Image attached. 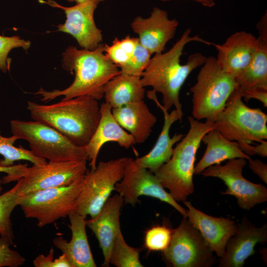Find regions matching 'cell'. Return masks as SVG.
<instances>
[{"label":"cell","mask_w":267,"mask_h":267,"mask_svg":"<svg viewBox=\"0 0 267 267\" xmlns=\"http://www.w3.org/2000/svg\"><path fill=\"white\" fill-rule=\"evenodd\" d=\"M191 30L186 29L180 38L167 52L155 54L141 76L143 87H150L163 96V106L169 110L174 106L182 120L183 112L179 100L180 90L191 73L205 62L207 57L200 52L189 55L186 63L180 64V58L185 46L191 42L207 45L213 44L198 35L191 36Z\"/></svg>","instance_id":"1"},{"label":"cell","mask_w":267,"mask_h":267,"mask_svg":"<svg viewBox=\"0 0 267 267\" xmlns=\"http://www.w3.org/2000/svg\"><path fill=\"white\" fill-rule=\"evenodd\" d=\"M103 47L102 44L93 50L68 46L62 53V67L74 73L72 83L62 90L48 91L41 88L34 94L45 102L61 96L63 99L80 96H89L97 100L102 98L105 85L120 73V69L104 54Z\"/></svg>","instance_id":"2"},{"label":"cell","mask_w":267,"mask_h":267,"mask_svg":"<svg viewBox=\"0 0 267 267\" xmlns=\"http://www.w3.org/2000/svg\"><path fill=\"white\" fill-rule=\"evenodd\" d=\"M26 108L33 120L53 128L80 147L88 144L100 118L98 100L89 96L62 99L49 105L29 101Z\"/></svg>","instance_id":"3"},{"label":"cell","mask_w":267,"mask_h":267,"mask_svg":"<svg viewBox=\"0 0 267 267\" xmlns=\"http://www.w3.org/2000/svg\"><path fill=\"white\" fill-rule=\"evenodd\" d=\"M188 119V132L174 148L169 160L154 174L177 202L186 200L193 192L196 154L203 136L215 129L213 122L203 123L191 116Z\"/></svg>","instance_id":"4"},{"label":"cell","mask_w":267,"mask_h":267,"mask_svg":"<svg viewBox=\"0 0 267 267\" xmlns=\"http://www.w3.org/2000/svg\"><path fill=\"white\" fill-rule=\"evenodd\" d=\"M201 66L196 83L190 89L192 117L214 122L224 108L237 84L232 76L222 69L215 57H207Z\"/></svg>","instance_id":"5"},{"label":"cell","mask_w":267,"mask_h":267,"mask_svg":"<svg viewBox=\"0 0 267 267\" xmlns=\"http://www.w3.org/2000/svg\"><path fill=\"white\" fill-rule=\"evenodd\" d=\"M12 135L29 143L36 156L52 162L88 160L85 147L78 146L53 128L36 121L13 120Z\"/></svg>","instance_id":"6"},{"label":"cell","mask_w":267,"mask_h":267,"mask_svg":"<svg viewBox=\"0 0 267 267\" xmlns=\"http://www.w3.org/2000/svg\"><path fill=\"white\" fill-rule=\"evenodd\" d=\"M242 98L237 87L213 122L215 129L231 141L252 143L266 140L267 115L260 108L247 106Z\"/></svg>","instance_id":"7"},{"label":"cell","mask_w":267,"mask_h":267,"mask_svg":"<svg viewBox=\"0 0 267 267\" xmlns=\"http://www.w3.org/2000/svg\"><path fill=\"white\" fill-rule=\"evenodd\" d=\"M83 179L68 186L19 195L18 206L25 217L37 220L39 227L52 223L75 212L76 200L81 190Z\"/></svg>","instance_id":"8"},{"label":"cell","mask_w":267,"mask_h":267,"mask_svg":"<svg viewBox=\"0 0 267 267\" xmlns=\"http://www.w3.org/2000/svg\"><path fill=\"white\" fill-rule=\"evenodd\" d=\"M129 157L100 161L87 171L76 200L75 212L86 219L96 216L122 178Z\"/></svg>","instance_id":"9"},{"label":"cell","mask_w":267,"mask_h":267,"mask_svg":"<svg viewBox=\"0 0 267 267\" xmlns=\"http://www.w3.org/2000/svg\"><path fill=\"white\" fill-rule=\"evenodd\" d=\"M165 260L174 267H210L214 252L187 218L173 229L171 242L163 251Z\"/></svg>","instance_id":"10"},{"label":"cell","mask_w":267,"mask_h":267,"mask_svg":"<svg viewBox=\"0 0 267 267\" xmlns=\"http://www.w3.org/2000/svg\"><path fill=\"white\" fill-rule=\"evenodd\" d=\"M87 160L64 162H48L27 167L17 180V192H30L68 186L82 180L87 173Z\"/></svg>","instance_id":"11"},{"label":"cell","mask_w":267,"mask_h":267,"mask_svg":"<svg viewBox=\"0 0 267 267\" xmlns=\"http://www.w3.org/2000/svg\"><path fill=\"white\" fill-rule=\"evenodd\" d=\"M246 164V159L244 158L232 159L228 160L224 165L210 166L200 174L222 180L227 188L221 193L234 196L239 207L249 210L267 201V188L265 185L252 182L243 177L242 171Z\"/></svg>","instance_id":"12"},{"label":"cell","mask_w":267,"mask_h":267,"mask_svg":"<svg viewBox=\"0 0 267 267\" xmlns=\"http://www.w3.org/2000/svg\"><path fill=\"white\" fill-rule=\"evenodd\" d=\"M164 188L155 175L147 169L137 167L129 157L123 177L115 186L114 190L124 199V203L134 207L140 196L156 198L174 208L184 218L186 210L174 200Z\"/></svg>","instance_id":"13"},{"label":"cell","mask_w":267,"mask_h":267,"mask_svg":"<svg viewBox=\"0 0 267 267\" xmlns=\"http://www.w3.org/2000/svg\"><path fill=\"white\" fill-rule=\"evenodd\" d=\"M39 1L64 11L66 20L64 24L57 25V31L71 35L81 47L93 50L102 44V31L96 26L94 20L97 4L89 1L65 7L53 0Z\"/></svg>","instance_id":"14"},{"label":"cell","mask_w":267,"mask_h":267,"mask_svg":"<svg viewBox=\"0 0 267 267\" xmlns=\"http://www.w3.org/2000/svg\"><path fill=\"white\" fill-rule=\"evenodd\" d=\"M178 25L177 20L170 19L166 10L157 7L153 8L148 17L136 16L131 23L132 30L138 36V43L152 54L165 50Z\"/></svg>","instance_id":"15"},{"label":"cell","mask_w":267,"mask_h":267,"mask_svg":"<svg viewBox=\"0 0 267 267\" xmlns=\"http://www.w3.org/2000/svg\"><path fill=\"white\" fill-rule=\"evenodd\" d=\"M213 45L218 51L216 58L220 67L235 79L254 57L259 39L251 33L242 31L231 35L222 44Z\"/></svg>","instance_id":"16"},{"label":"cell","mask_w":267,"mask_h":267,"mask_svg":"<svg viewBox=\"0 0 267 267\" xmlns=\"http://www.w3.org/2000/svg\"><path fill=\"white\" fill-rule=\"evenodd\" d=\"M237 225V229L228 240L224 254L220 258L219 267H242L245 261L255 253L258 243L267 241V224L257 227L245 216Z\"/></svg>","instance_id":"17"},{"label":"cell","mask_w":267,"mask_h":267,"mask_svg":"<svg viewBox=\"0 0 267 267\" xmlns=\"http://www.w3.org/2000/svg\"><path fill=\"white\" fill-rule=\"evenodd\" d=\"M147 96L154 101L162 111L164 117V125L157 140L150 151L134 161L137 167L147 169L154 174L169 160L173 152V146L184 135L182 134H175L172 137L170 135L172 125L178 120L182 121L177 110L175 109L169 113L158 101L156 92L153 89L147 92Z\"/></svg>","instance_id":"18"},{"label":"cell","mask_w":267,"mask_h":267,"mask_svg":"<svg viewBox=\"0 0 267 267\" xmlns=\"http://www.w3.org/2000/svg\"><path fill=\"white\" fill-rule=\"evenodd\" d=\"M183 203L187 207L189 222L218 257H222L228 240L236 231L235 222L229 218L208 215L196 209L190 201L185 200Z\"/></svg>","instance_id":"19"},{"label":"cell","mask_w":267,"mask_h":267,"mask_svg":"<svg viewBox=\"0 0 267 267\" xmlns=\"http://www.w3.org/2000/svg\"><path fill=\"white\" fill-rule=\"evenodd\" d=\"M124 203L119 194L109 197L98 214L86 220L87 226L95 235L103 256V266L109 267V259L114 242L121 232L120 216Z\"/></svg>","instance_id":"20"},{"label":"cell","mask_w":267,"mask_h":267,"mask_svg":"<svg viewBox=\"0 0 267 267\" xmlns=\"http://www.w3.org/2000/svg\"><path fill=\"white\" fill-rule=\"evenodd\" d=\"M100 118L91 138L85 146L90 169H95L101 148L108 142H115L121 147L129 148L136 143L133 136L117 123L112 113V107L105 102L100 105Z\"/></svg>","instance_id":"21"},{"label":"cell","mask_w":267,"mask_h":267,"mask_svg":"<svg viewBox=\"0 0 267 267\" xmlns=\"http://www.w3.org/2000/svg\"><path fill=\"white\" fill-rule=\"evenodd\" d=\"M72 232L69 242L61 236L53 240L54 245L64 254L72 267H95L86 233V219L73 212L68 215Z\"/></svg>","instance_id":"22"},{"label":"cell","mask_w":267,"mask_h":267,"mask_svg":"<svg viewBox=\"0 0 267 267\" xmlns=\"http://www.w3.org/2000/svg\"><path fill=\"white\" fill-rule=\"evenodd\" d=\"M112 113L120 126L133 136L136 143L148 139L157 122V117L143 99L112 108Z\"/></svg>","instance_id":"23"},{"label":"cell","mask_w":267,"mask_h":267,"mask_svg":"<svg viewBox=\"0 0 267 267\" xmlns=\"http://www.w3.org/2000/svg\"><path fill=\"white\" fill-rule=\"evenodd\" d=\"M202 141L206 145V148L195 166V175H199L208 167L220 164L226 160L241 158L248 160L251 158L241 150L238 142L228 139L215 129L206 134Z\"/></svg>","instance_id":"24"},{"label":"cell","mask_w":267,"mask_h":267,"mask_svg":"<svg viewBox=\"0 0 267 267\" xmlns=\"http://www.w3.org/2000/svg\"><path fill=\"white\" fill-rule=\"evenodd\" d=\"M145 93L140 77L120 72L105 85L103 97L114 108L143 100Z\"/></svg>","instance_id":"25"},{"label":"cell","mask_w":267,"mask_h":267,"mask_svg":"<svg viewBox=\"0 0 267 267\" xmlns=\"http://www.w3.org/2000/svg\"><path fill=\"white\" fill-rule=\"evenodd\" d=\"M258 39L259 46L254 57L235 79L241 92L252 89H267V42Z\"/></svg>","instance_id":"26"},{"label":"cell","mask_w":267,"mask_h":267,"mask_svg":"<svg viewBox=\"0 0 267 267\" xmlns=\"http://www.w3.org/2000/svg\"><path fill=\"white\" fill-rule=\"evenodd\" d=\"M17 140V137L13 135L10 137L1 135L0 131V155L3 158L0 160V166H12L14 162L19 160H26L33 165L47 163L45 159L36 156L30 150L25 149L21 146L16 147L14 143Z\"/></svg>","instance_id":"27"},{"label":"cell","mask_w":267,"mask_h":267,"mask_svg":"<svg viewBox=\"0 0 267 267\" xmlns=\"http://www.w3.org/2000/svg\"><path fill=\"white\" fill-rule=\"evenodd\" d=\"M141 249L129 245L122 232L116 237L112 246L109 259V264L117 267H142L139 260Z\"/></svg>","instance_id":"28"},{"label":"cell","mask_w":267,"mask_h":267,"mask_svg":"<svg viewBox=\"0 0 267 267\" xmlns=\"http://www.w3.org/2000/svg\"><path fill=\"white\" fill-rule=\"evenodd\" d=\"M17 185L0 195V236L12 245L14 234L10 219L11 214L18 205Z\"/></svg>","instance_id":"29"},{"label":"cell","mask_w":267,"mask_h":267,"mask_svg":"<svg viewBox=\"0 0 267 267\" xmlns=\"http://www.w3.org/2000/svg\"><path fill=\"white\" fill-rule=\"evenodd\" d=\"M138 43L137 38L128 35L124 38H115L111 45L104 44V52L119 68L125 65L132 57Z\"/></svg>","instance_id":"30"},{"label":"cell","mask_w":267,"mask_h":267,"mask_svg":"<svg viewBox=\"0 0 267 267\" xmlns=\"http://www.w3.org/2000/svg\"><path fill=\"white\" fill-rule=\"evenodd\" d=\"M151 55L146 48L138 43L132 57L119 68L120 72L141 77L150 62Z\"/></svg>","instance_id":"31"},{"label":"cell","mask_w":267,"mask_h":267,"mask_svg":"<svg viewBox=\"0 0 267 267\" xmlns=\"http://www.w3.org/2000/svg\"><path fill=\"white\" fill-rule=\"evenodd\" d=\"M172 230L165 225H157L149 229L144 238L145 246L153 251H163L171 242Z\"/></svg>","instance_id":"32"},{"label":"cell","mask_w":267,"mask_h":267,"mask_svg":"<svg viewBox=\"0 0 267 267\" xmlns=\"http://www.w3.org/2000/svg\"><path fill=\"white\" fill-rule=\"evenodd\" d=\"M31 45L29 41H25L17 36L4 37L0 35V70L6 73L10 69V59L8 55L10 50L16 47L28 50Z\"/></svg>","instance_id":"33"},{"label":"cell","mask_w":267,"mask_h":267,"mask_svg":"<svg viewBox=\"0 0 267 267\" xmlns=\"http://www.w3.org/2000/svg\"><path fill=\"white\" fill-rule=\"evenodd\" d=\"M10 245L6 239L0 237V267H18L25 262L19 252L10 248Z\"/></svg>","instance_id":"34"},{"label":"cell","mask_w":267,"mask_h":267,"mask_svg":"<svg viewBox=\"0 0 267 267\" xmlns=\"http://www.w3.org/2000/svg\"><path fill=\"white\" fill-rule=\"evenodd\" d=\"M54 250L51 248L47 256L40 254L33 260L36 267H72L65 255L62 254L58 258L54 259Z\"/></svg>","instance_id":"35"},{"label":"cell","mask_w":267,"mask_h":267,"mask_svg":"<svg viewBox=\"0 0 267 267\" xmlns=\"http://www.w3.org/2000/svg\"><path fill=\"white\" fill-rule=\"evenodd\" d=\"M27 166L28 164H19L7 167L0 165V192L2 190V183L18 180L23 170Z\"/></svg>","instance_id":"36"},{"label":"cell","mask_w":267,"mask_h":267,"mask_svg":"<svg viewBox=\"0 0 267 267\" xmlns=\"http://www.w3.org/2000/svg\"><path fill=\"white\" fill-rule=\"evenodd\" d=\"M241 150L247 155H258L262 157L267 156V141L263 140L256 146H252L250 143L245 142H238Z\"/></svg>","instance_id":"37"},{"label":"cell","mask_w":267,"mask_h":267,"mask_svg":"<svg viewBox=\"0 0 267 267\" xmlns=\"http://www.w3.org/2000/svg\"><path fill=\"white\" fill-rule=\"evenodd\" d=\"M249 167L266 184L267 183V165L259 159L248 160Z\"/></svg>","instance_id":"38"},{"label":"cell","mask_w":267,"mask_h":267,"mask_svg":"<svg viewBox=\"0 0 267 267\" xmlns=\"http://www.w3.org/2000/svg\"><path fill=\"white\" fill-rule=\"evenodd\" d=\"M242 98L246 102L251 99H256L260 101L264 107L267 106V89H252L241 92Z\"/></svg>","instance_id":"39"},{"label":"cell","mask_w":267,"mask_h":267,"mask_svg":"<svg viewBox=\"0 0 267 267\" xmlns=\"http://www.w3.org/2000/svg\"><path fill=\"white\" fill-rule=\"evenodd\" d=\"M267 13H266L257 25L260 33L259 38L265 42H267Z\"/></svg>","instance_id":"40"},{"label":"cell","mask_w":267,"mask_h":267,"mask_svg":"<svg viewBox=\"0 0 267 267\" xmlns=\"http://www.w3.org/2000/svg\"><path fill=\"white\" fill-rule=\"evenodd\" d=\"M163 1H169L177 0H161ZM197 2L203 6L208 7H212L215 5V0H188Z\"/></svg>","instance_id":"41"},{"label":"cell","mask_w":267,"mask_h":267,"mask_svg":"<svg viewBox=\"0 0 267 267\" xmlns=\"http://www.w3.org/2000/svg\"><path fill=\"white\" fill-rule=\"evenodd\" d=\"M70 2H75L76 4H79L85 2H92L96 4H98L99 3L105 0H67Z\"/></svg>","instance_id":"42"}]
</instances>
